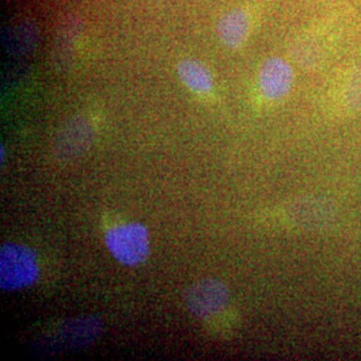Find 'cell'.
Here are the masks:
<instances>
[{"instance_id": "1", "label": "cell", "mask_w": 361, "mask_h": 361, "mask_svg": "<svg viewBox=\"0 0 361 361\" xmlns=\"http://www.w3.org/2000/svg\"><path fill=\"white\" fill-rule=\"evenodd\" d=\"M104 244L111 256L126 267H138L150 253L147 228L140 222L116 225L104 233Z\"/></svg>"}, {"instance_id": "2", "label": "cell", "mask_w": 361, "mask_h": 361, "mask_svg": "<svg viewBox=\"0 0 361 361\" xmlns=\"http://www.w3.org/2000/svg\"><path fill=\"white\" fill-rule=\"evenodd\" d=\"M39 277L35 253L22 244L8 243L0 249V288L13 292L34 284Z\"/></svg>"}, {"instance_id": "3", "label": "cell", "mask_w": 361, "mask_h": 361, "mask_svg": "<svg viewBox=\"0 0 361 361\" xmlns=\"http://www.w3.org/2000/svg\"><path fill=\"white\" fill-rule=\"evenodd\" d=\"M231 292L217 279H204L190 285L183 296L185 307L200 319H209L221 313L229 304Z\"/></svg>"}, {"instance_id": "4", "label": "cell", "mask_w": 361, "mask_h": 361, "mask_svg": "<svg viewBox=\"0 0 361 361\" xmlns=\"http://www.w3.org/2000/svg\"><path fill=\"white\" fill-rule=\"evenodd\" d=\"M94 142V128L83 116H75L66 122L54 141V154L66 162L89 152Z\"/></svg>"}, {"instance_id": "5", "label": "cell", "mask_w": 361, "mask_h": 361, "mask_svg": "<svg viewBox=\"0 0 361 361\" xmlns=\"http://www.w3.org/2000/svg\"><path fill=\"white\" fill-rule=\"evenodd\" d=\"M295 83L293 67L284 58H268L258 71V90L268 101H280L290 92Z\"/></svg>"}, {"instance_id": "6", "label": "cell", "mask_w": 361, "mask_h": 361, "mask_svg": "<svg viewBox=\"0 0 361 361\" xmlns=\"http://www.w3.org/2000/svg\"><path fill=\"white\" fill-rule=\"evenodd\" d=\"M252 26V13L244 8H234L221 16L217 35L226 47L240 49L249 38Z\"/></svg>"}, {"instance_id": "7", "label": "cell", "mask_w": 361, "mask_h": 361, "mask_svg": "<svg viewBox=\"0 0 361 361\" xmlns=\"http://www.w3.org/2000/svg\"><path fill=\"white\" fill-rule=\"evenodd\" d=\"M104 332V324L95 316H82L68 322L61 329V338L70 348L91 345Z\"/></svg>"}, {"instance_id": "8", "label": "cell", "mask_w": 361, "mask_h": 361, "mask_svg": "<svg viewBox=\"0 0 361 361\" xmlns=\"http://www.w3.org/2000/svg\"><path fill=\"white\" fill-rule=\"evenodd\" d=\"M180 82L195 94H209L213 89V75L207 66L195 59H183L177 65Z\"/></svg>"}, {"instance_id": "9", "label": "cell", "mask_w": 361, "mask_h": 361, "mask_svg": "<svg viewBox=\"0 0 361 361\" xmlns=\"http://www.w3.org/2000/svg\"><path fill=\"white\" fill-rule=\"evenodd\" d=\"M322 34H307L298 39L293 44L292 56L298 65L304 68L317 67L325 58V39L320 37Z\"/></svg>"}, {"instance_id": "10", "label": "cell", "mask_w": 361, "mask_h": 361, "mask_svg": "<svg viewBox=\"0 0 361 361\" xmlns=\"http://www.w3.org/2000/svg\"><path fill=\"white\" fill-rule=\"evenodd\" d=\"M344 95L348 107L355 111H361V65L352 71Z\"/></svg>"}, {"instance_id": "11", "label": "cell", "mask_w": 361, "mask_h": 361, "mask_svg": "<svg viewBox=\"0 0 361 361\" xmlns=\"http://www.w3.org/2000/svg\"><path fill=\"white\" fill-rule=\"evenodd\" d=\"M4 155H6V150L1 146V149H0V162H4Z\"/></svg>"}]
</instances>
